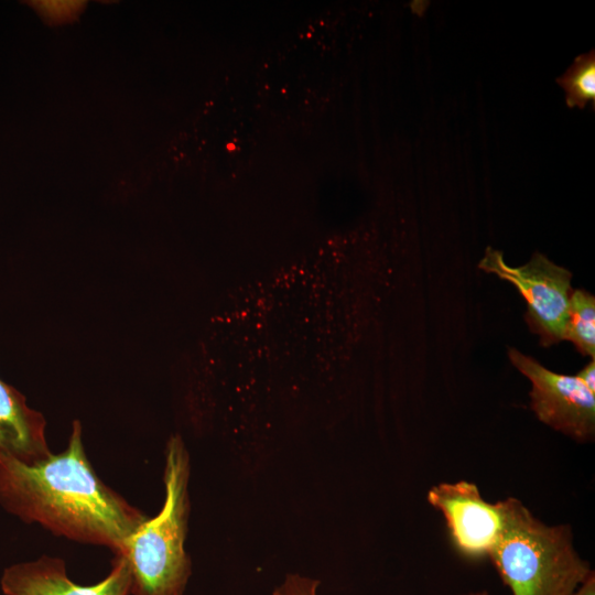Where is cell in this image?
Here are the masks:
<instances>
[{"instance_id": "cell-1", "label": "cell", "mask_w": 595, "mask_h": 595, "mask_svg": "<svg viewBox=\"0 0 595 595\" xmlns=\"http://www.w3.org/2000/svg\"><path fill=\"white\" fill-rule=\"evenodd\" d=\"M0 505L56 536L104 545L113 553L148 518L98 477L78 421L73 422L62 453L32 464L0 462Z\"/></svg>"}, {"instance_id": "cell-2", "label": "cell", "mask_w": 595, "mask_h": 595, "mask_svg": "<svg viewBox=\"0 0 595 595\" xmlns=\"http://www.w3.org/2000/svg\"><path fill=\"white\" fill-rule=\"evenodd\" d=\"M501 504L504 529L488 559L511 595H573L594 570L572 528L543 522L518 498Z\"/></svg>"}, {"instance_id": "cell-3", "label": "cell", "mask_w": 595, "mask_h": 595, "mask_svg": "<svg viewBox=\"0 0 595 595\" xmlns=\"http://www.w3.org/2000/svg\"><path fill=\"white\" fill-rule=\"evenodd\" d=\"M190 457L178 435L165 450V499L160 512L147 518L115 553L123 558L132 595H182L191 575L184 549L190 513Z\"/></svg>"}, {"instance_id": "cell-4", "label": "cell", "mask_w": 595, "mask_h": 595, "mask_svg": "<svg viewBox=\"0 0 595 595\" xmlns=\"http://www.w3.org/2000/svg\"><path fill=\"white\" fill-rule=\"evenodd\" d=\"M478 267L512 283L527 302V321L532 332L549 346L563 340L569 318L572 273L541 253L521 267L508 266L499 250L487 247Z\"/></svg>"}, {"instance_id": "cell-5", "label": "cell", "mask_w": 595, "mask_h": 595, "mask_svg": "<svg viewBox=\"0 0 595 595\" xmlns=\"http://www.w3.org/2000/svg\"><path fill=\"white\" fill-rule=\"evenodd\" d=\"M512 365L531 382L530 405L539 421L578 442L595 435V393L576 376L553 372L515 348Z\"/></svg>"}, {"instance_id": "cell-6", "label": "cell", "mask_w": 595, "mask_h": 595, "mask_svg": "<svg viewBox=\"0 0 595 595\" xmlns=\"http://www.w3.org/2000/svg\"><path fill=\"white\" fill-rule=\"evenodd\" d=\"M426 500L443 515L451 543L459 555L473 561L489 558L504 529L501 500L487 501L478 486L468 480L433 485Z\"/></svg>"}, {"instance_id": "cell-7", "label": "cell", "mask_w": 595, "mask_h": 595, "mask_svg": "<svg viewBox=\"0 0 595 595\" xmlns=\"http://www.w3.org/2000/svg\"><path fill=\"white\" fill-rule=\"evenodd\" d=\"M1 588L6 595H128L131 576L123 558L115 555L111 570L102 581L80 586L68 578L61 559L43 555L7 567Z\"/></svg>"}, {"instance_id": "cell-8", "label": "cell", "mask_w": 595, "mask_h": 595, "mask_svg": "<svg viewBox=\"0 0 595 595\" xmlns=\"http://www.w3.org/2000/svg\"><path fill=\"white\" fill-rule=\"evenodd\" d=\"M51 454L43 415L0 379V462L13 459L32 464Z\"/></svg>"}, {"instance_id": "cell-9", "label": "cell", "mask_w": 595, "mask_h": 595, "mask_svg": "<svg viewBox=\"0 0 595 595\" xmlns=\"http://www.w3.org/2000/svg\"><path fill=\"white\" fill-rule=\"evenodd\" d=\"M563 339L572 342L581 354L594 358L595 298L584 290H574L571 294Z\"/></svg>"}, {"instance_id": "cell-10", "label": "cell", "mask_w": 595, "mask_h": 595, "mask_svg": "<svg viewBox=\"0 0 595 595\" xmlns=\"http://www.w3.org/2000/svg\"><path fill=\"white\" fill-rule=\"evenodd\" d=\"M566 93L570 107L584 108L586 102L595 100V55L594 50L575 58L566 73L558 78Z\"/></svg>"}, {"instance_id": "cell-11", "label": "cell", "mask_w": 595, "mask_h": 595, "mask_svg": "<svg viewBox=\"0 0 595 595\" xmlns=\"http://www.w3.org/2000/svg\"><path fill=\"white\" fill-rule=\"evenodd\" d=\"M32 6L48 21H65L73 19L83 8V2L74 1H37Z\"/></svg>"}, {"instance_id": "cell-12", "label": "cell", "mask_w": 595, "mask_h": 595, "mask_svg": "<svg viewBox=\"0 0 595 595\" xmlns=\"http://www.w3.org/2000/svg\"><path fill=\"white\" fill-rule=\"evenodd\" d=\"M320 582L300 574H288L273 595H317Z\"/></svg>"}, {"instance_id": "cell-13", "label": "cell", "mask_w": 595, "mask_h": 595, "mask_svg": "<svg viewBox=\"0 0 595 595\" xmlns=\"http://www.w3.org/2000/svg\"><path fill=\"white\" fill-rule=\"evenodd\" d=\"M577 379L593 393H595V361H589L577 375Z\"/></svg>"}, {"instance_id": "cell-14", "label": "cell", "mask_w": 595, "mask_h": 595, "mask_svg": "<svg viewBox=\"0 0 595 595\" xmlns=\"http://www.w3.org/2000/svg\"><path fill=\"white\" fill-rule=\"evenodd\" d=\"M573 595H595V573Z\"/></svg>"}, {"instance_id": "cell-15", "label": "cell", "mask_w": 595, "mask_h": 595, "mask_svg": "<svg viewBox=\"0 0 595 595\" xmlns=\"http://www.w3.org/2000/svg\"><path fill=\"white\" fill-rule=\"evenodd\" d=\"M462 595H490L486 589L472 591Z\"/></svg>"}]
</instances>
